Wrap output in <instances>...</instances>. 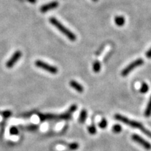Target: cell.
Returning a JSON list of instances; mask_svg holds the SVG:
<instances>
[{"mask_svg":"<svg viewBox=\"0 0 151 151\" xmlns=\"http://www.w3.org/2000/svg\"><path fill=\"white\" fill-rule=\"evenodd\" d=\"M49 21H50V24H52L54 27H55L60 32H61L64 35H65L69 40L71 41H75L76 40V37L74 34H73L72 32H71L69 29H67L65 26H64L63 24H62L59 20H57L55 18L52 17V18L49 19Z\"/></svg>","mask_w":151,"mask_h":151,"instance_id":"1","label":"cell"},{"mask_svg":"<svg viewBox=\"0 0 151 151\" xmlns=\"http://www.w3.org/2000/svg\"><path fill=\"white\" fill-rule=\"evenodd\" d=\"M115 119L118 121L123 122L124 124H127V125H129L130 127H134V128H137V129H140V128L142 127L143 124L141 123V122L134 121V120H130L127 117L122 116L120 114H116L115 115Z\"/></svg>","mask_w":151,"mask_h":151,"instance_id":"2","label":"cell"},{"mask_svg":"<svg viewBox=\"0 0 151 151\" xmlns=\"http://www.w3.org/2000/svg\"><path fill=\"white\" fill-rule=\"evenodd\" d=\"M143 63H144V61H143V60L141 59V58H139V59L134 60V61L132 62V63H130L129 65H127V67L124 68L123 70L122 71L121 75L122 76H126L129 74L132 70H134V69H136V68L138 67H139V66L143 65Z\"/></svg>","mask_w":151,"mask_h":151,"instance_id":"3","label":"cell"},{"mask_svg":"<svg viewBox=\"0 0 151 151\" xmlns=\"http://www.w3.org/2000/svg\"><path fill=\"white\" fill-rule=\"evenodd\" d=\"M35 65L37 67L40 68V69H42L43 70L48 71L49 73H52V74H56L58 72V69L56 67L48 65V64L41 61V60H37L35 62Z\"/></svg>","mask_w":151,"mask_h":151,"instance_id":"4","label":"cell"},{"mask_svg":"<svg viewBox=\"0 0 151 151\" xmlns=\"http://www.w3.org/2000/svg\"><path fill=\"white\" fill-rule=\"evenodd\" d=\"M132 139L134 141H135L136 143H139L140 146L143 147V148H145L146 150H150L151 149V144L148 141L145 140L143 138L140 137L139 135L137 134H134L132 135Z\"/></svg>","mask_w":151,"mask_h":151,"instance_id":"5","label":"cell"},{"mask_svg":"<svg viewBox=\"0 0 151 151\" xmlns=\"http://www.w3.org/2000/svg\"><path fill=\"white\" fill-rule=\"evenodd\" d=\"M22 56V52L20 51V50H17L16 52H15L14 55L11 56V58L8 60V62L6 64V66L7 68L9 69H11L14 67V65L18 61L19 59L20 58V57Z\"/></svg>","mask_w":151,"mask_h":151,"instance_id":"6","label":"cell"},{"mask_svg":"<svg viewBox=\"0 0 151 151\" xmlns=\"http://www.w3.org/2000/svg\"><path fill=\"white\" fill-rule=\"evenodd\" d=\"M58 5H59V4H58V1H51V2L46 4L45 5H43L41 7L40 10L42 13H46L47 11L52 10V9H56L57 7L58 6Z\"/></svg>","mask_w":151,"mask_h":151,"instance_id":"7","label":"cell"},{"mask_svg":"<svg viewBox=\"0 0 151 151\" xmlns=\"http://www.w3.org/2000/svg\"><path fill=\"white\" fill-rule=\"evenodd\" d=\"M39 117L41 121L47 120H54V119H60V115L52 114V113H39Z\"/></svg>","mask_w":151,"mask_h":151,"instance_id":"8","label":"cell"},{"mask_svg":"<svg viewBox=\"0 0 151 151\" xmlns=\"http://www.w3.org/2000/svg\"><path fill=\"white\" fill-rule=\"evenodd\" d=\"M69 85H70V86L71 87V88H73L75 90H76L78 92H80V93H81V92H83V90H84L83 87L81 86L80 83H78V82H76V81H70V83H69Z\"/></svg>","mask_w":151,"mask_h":151,"instance_id":"9","label":"cell"},{"mask_svg":"<svg viewBox=\"0 0 151 151\" xmlns=\"http://www.w3.org/2000/svg\"><path fill=\"white\" fill-rule=\"evenodd\" d=\"M115 23H116V25L119 26V27H122L124 24V22H125V19L123 16H116L114 19Z\"/></svg>","mask_w":151,"mask_h":151,"instance_id":"10","label":"cell"},{"mask_svg":"<svg viewBox=\"0 0 151 151\" xmlns=\"http://www.w3.org/2000/svg\"><path fill=\"white\" fill-rule=\"evenodd\" d=\"M87 116H88V112H87L86 109H83V110L81 111L80 115H79L78 122H80L81 124L83 123V122L86 120Z\"/></svg>","mask_w":151,"mask_h":151,"instance_id":"11","label":"cell"},{"mask_svg":"<svg viewBox=\"0 0 151 151\" xmlns=\"http://www.w3.org/2000/svg\"><path fill=\"white\" fill-rule=\"evenodd\" d=\"M144 116H146V118H149V117L151 116V96L150 97V99H149L148 104H147L146 110H145Z\"/></svg>","mask_w":151,"mask_h":151,"instance_id":"12","label":"cell"},{"mask_svg":"<svg viewBox=\"0 0 151 151\" xmlns=\"http://www.w3.org/2000/svg\"><path fill=\"white\" fill-rule=\"evenodd\" d=\"M92 69L95 73L99 72L101 70V63L99 61H95L93 64V67H92Z\"/></svg>","mask_w":151,"mask_h":151,"instance_id":"13","label":"cell"},{"mask_svg":"<svg viewBox=\"0 0 151 151\" xmlns=\"http://www.w3.org/2000/svg\"><path fill=\"white\" fill-rule=\"evenodd\" d=\"M149 90V87L148 84L146 83H143V84L141 85V87L140 88V92L142 94L147 93Z\"/></svg>","mask_w":151,"mask_h":151,"instance_id":"14","label":"cell"},{"mask_svg":"<svg viewBox=\"0 0 151 151\" xmlns=\"http://www.w3.org/2000/svg\"><path fill=\"white\" fill-rule=\"evenodd\" d=\"M88 131L90 134L92 135L95 134L97 133V129H96V127L94 125V124H92V125H90L88 127Z\"/></svg>","mask_w":151,"mask_h":151,"instance_id":"15","label":"cell"},{"mask_svg":"<svg viewBox=\"0 0 151 151\" xmlns=\"http://www.w3.org/2000/svg\"><path fill=\"white\" fill-rule=\"evenodd\" d=\"M107 125H108V122L105 118H103L99 123V127L101 129H105L107 127Z\"/></svg>","mask_w":151,"mask_h":151,"instance_id":"16","label":"cell"},{"mask_svg":"<svg viewBox=\"0 0 151 151\" xmlns=\"http://www.w3.org/2000/svg\"><path fill=\"white\" fill-rule=\"evenodd\" d=\"M122 127L120 125V124H115L114 126H113V128H112V130L113 132H114V133H120V132L122 131Z\"/></svg>","mask_w":151,"mask_h":151,"instance_id":"17","label":"cell"},{"mask_svg":"<svg viewBox=\"0 0 151 151\" xmlns=\"http://www.w3.org/2000/svg\"><path fill=\"white\" fill-rule=\"evenodd\" d=\"M78 148H79V144L78 143L73 142V143H70V144L69 145V148L71 150H76Z\"/></svg>","mask_w":151,"mask_h":151,"instance_id":"18","label":"cell"},{"mask_svg":"<svg viewBox=\"0 0 151 151\" xmlns=\"http://www.w3.org/2000/svg\"><path fill=\"white\" fill-rule=\"evenodd\" d=\"M139 129H141V131H142V132H143V133H144L147 136V137H148L149 138H150L151 139V132L150 131H149L148 129H147L146 128H145L143 126H142V127H141Z\"/></svg>","mask_w":151,"mask_h":151,"instance_id":"19","label":"cell"},{"mask_svg":"<svg viewBox=\"0 0 151 151\" xmlns=\"http://www.w3.org/2000/svg\"><path fill=\"white\" fill-rule=\"evenodd\" d=\"M10 133H11V134H12V135H16V134H18V130L16 127H11V129H10Z\"/></svg>","mask_w":151,"mask_h":151,"instance_id":"20","label":"cell"},{"mask_svg":"<svg viewBox=\"0 0 151 151\" xmlns=\"http://www.w3.org/2000/svg\"><path fill=\"white\" fill-rule=\"evenodd\" d=\"M11 115V113L10 112V111H4V112L3 113V116L4 118H8V117H9Z\"/></svg>","mask_w":151,"mask_h":151,"instance_id":"21","label":"cell"},{"mask_svg":"<svg viewBox=\"0 0 151 151\" xmlns=\"http://www.w3.org/2000/svg\"><path fill=\"white\" fill-rule=\"evenodd\" d=\"M146 57L148 58H151V48L149 49L148 51L146 52Z\"/></svg>","mask_w":151,"mask_h":151,"instance_id":"22","label":"cell"},{"mask_svg":"<svg viewBox=\"0 0 151 151\" xmlns=\"http://www.w3.org/2000/svg\"><path fill=\"white\" fill-rule=\"evenodd\" d=\"M28 1L32 4H34V3H36V1H37V0H27Z\"/></svg>","mask_w":151,"mask_h":151,"instance_id":"23","label":"cell"},{"mask_svg":"<svg viewBox=\"0 0 151 151\" xmlns=\"http://www.w3.org/2000/svg\"><path fill=\"white\" fill-rule=\"evenodd\" d=\"M92 1H97L98 0H92Z\"/></svg>","mask_w":151,"mask_h":151,"instance_id":"24","label":"cell"}]
</instances>
